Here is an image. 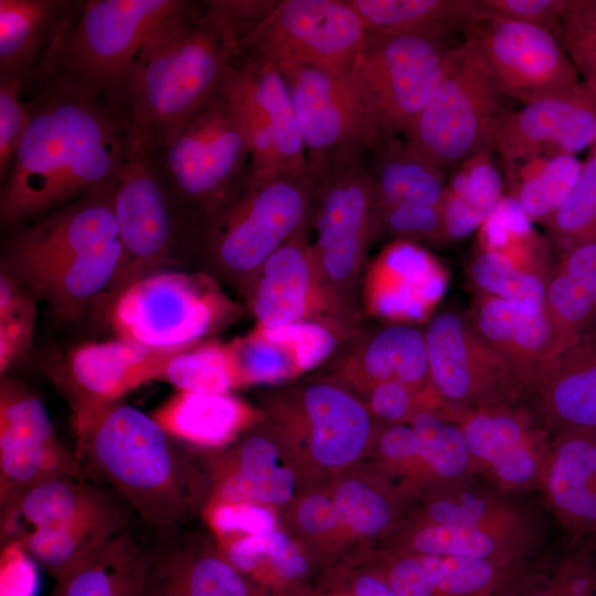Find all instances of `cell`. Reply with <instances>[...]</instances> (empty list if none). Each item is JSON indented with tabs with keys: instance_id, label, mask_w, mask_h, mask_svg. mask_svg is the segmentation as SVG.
Wrapping results in <instances>:
<instances>
[{
	"instance_id": "6da1fadb",
	"label": "cell",
	"mask_w": 596,
	"mask_h": 596,
	"mask_svg": "<svg viewBox=\"0 0 596 596\" xmlns=\"http://www.w3.org/2000/svg\"><path fill=\"white\" fill-rule=\"evenodd\" d=\"M33 85L30 123L1 188L4 224L115 189L139 153L132 125L115 106L60 83Z\"/></svg>"
},
{
	"instance_id": "7a4b0ae2",
	"label": "cell",
	"mask_w": 596,
	"mask_h": 596,
	"mask_svg": "<svg viewBox=\"0 0 596 596\" xmlns=\"http://www.w3.org/2000/svg\"><path fill=\"white\" fill-rule=\"evenodd\" d=\"M260 19L253 0L193 3L150 39L123 102L139 150L220 92Z\"/></svg>"
},
{
	"instance_id": "3957f363",
	"label": "cell",
	"mask_w": 596,
	"mask_h": 596,
	"mask_svg": "<svg viewBox=\"0 0 596 596\" xmlns=\"http://www.w3.org/2000/svg\"><path fill=\"white\" fill-rule=\"evenodd\" d=\"M79 471L156 531L180 528L200 504L190 453L121 400L74 408Z\"/></svg>"
},
{
	"instance_id": "277c9868",
	"label": "cell",
	"mask_w": 596,
	"mask_h": 596,
	"mask_svg": "<svg viewBox=\"0 0 596 596\" xmlns=\"http://www.w3.org/2000/svg\"><path fill=\"white\" fill-rule=\"evenodd\" d=\"M114 190L83 196L43 215L19 230L9 244L10 275L60 319L74 320L88 305L95 306L120 268Z\"/></svg>"
},
{
	"instance_id": "5b68a950",
	"label": "cell",
	"mask_w": 596,
	"mask_h": 596,
	"mask_svg": "<svg viewBox=\"0 0 596 596\" xmlns=\"http://www.w3.org/2000/svg\"><path fill=\"white\" fill-rule=\"evenodd\" d=\"M192 4L180 0L76 1L35 83L70 86L124 113L125 93L140 53L157 32Z\"/></svg>"
},
{
	"instance_id": "8992f818",
	"label": "cell",
	"mask_w": 596,
	"mask_h": 596,
	"mask_svg": "<svg viewBox=\"0 0 596 596\" xmlns=\"http://www.w3.org/2000/svg\"><path fill=\"white\" fill-rule=\"evenodd\" d=\"M136 515L109 488L81 472L46 480L1 509V544L15 542L55 581Z\"/></svg>"
},
{
	"instance_id": "52a82bcc",
	"label": "cell",
	"mask_w": 596,
	"mask_h": 596,
	"mask_svg": "<svg viewBox=\"0 0 596 596\" xmlns=\"http://www.w3.org/2000/svg\"><path fill=\"white\" fill-rule=\"evenodd\" d=\"M196 233L245 179L251 145L243 118L222 88L141 150Z\"/></svg>"
},
{
	"instance_id": "ba28073f",
	"label": "cell",
	"mask_w": 596,
	"mask_h": 596,
	"mask_svg": "<svg viewBox=\"0 0 596 596\" xmlns=\"http://www.w3.org/2000/svg\"><path fill=\"white\" fill-rule=\"evenodd\" d=\"M315 189L307 173L268 181L247 173L200 226L194 251L217 277L243 292L265 260L309 226Z\"/></svg>"
},
{
	"instance_id": "9c48e42d",
	"label": "cell",
	"mask_w": 596,
	"mask_h": 596,
	"mask_svg": "<svg viewBox=\"0 0 596 596\" xmlns=\"http://www.w3.org/2000/svg\"><path fill=\"white\" fill-rule=\"evenodd\" d=\"M265 421L302 475L338 476L371 453L379 423L334 376L308 380L274 396Z\"/></svg>"
},
{
	"instance_id": "30bf717a",
	"label": "cell",
	"mask_w": 596,
	"mask_h": 596,
	"mask_svg": "<svg viewBox=\"0 0 596 596\" xmlns=\"http://www.w3.org/2000/svg\"><path fill=\"white\" fill-rule=\"evenodd\" d=\"M240 311L212 275L159 270L130 286L107 319L119 339L177 349L205 342Z\"/></svg>"
},
{
	"instance_id": "8fae6325",
	"label": "cell",
	"mask_w": 596,
	"mask_h": 596,
	"mask_svg": "<svg viewBox=\"0 0 596 596\" xmlns=\"http://www.w3.org/2000/svg\"><path fill=\"white\" fill-rule=\"evenodd\" d=\"M451 41L368 32L352 75L374 148L405 136L441 82Z\"/></svg>"
},
{
	"instance_id": "7c38bea8",
	"label": "cell",
	"mask_w": 596,
	"mask_h": 596,
	"mask_svg": "<svg viewBox=\"0 0 596 596\" xmlns=\"http://www.w3.org/2000/svg\"><path fill=\"white\" fill-rule=\"evenodd\" d=\"M309 228L311 253L321 285L338 307L361 323V283L374 243L373 191L362 161L318 180Z\"/></svg>"
},
{
	"instance_id": "4fadbf2b",
	"label": "cell",
	"mask_w": 596,
	"mask_h": 596,
	"mask_svg": "<svg viewBox=\"0 0 596 596\" xmlns=\"http://www.w3.org/2000/svg\"><path fill=\"white\" fill-rule=\"evenodd\" d=\"M113 209L123 247L120 268L95 305L107 318L117 299L134 284L163 269L183 242L194 249L195 233L170 189L139 152L123 170L113 192Z\"/></svg>"
},
{
	"instance_id": "5bb4252c",
	"label": "cell",
	"mask_w": 596,
	"mask_h": 596,
	"mask_svg": "<svg viewBox=\"0 0 596 596\" xmlns=\"http://www.w3.org/2000/svg\"><path fill=\"white\" fill-rule=\"evenodd\" d=\"M469 45L451 47L438 89L404 136L407 145L446 174L490 143L507 111Z\"/></svg>"
},
{
	"instance_id": "9a60e30c",
	"label": "cell",
	"mask_w": 596,
	"mask_h": 596,
	"mask_svg": "<svg viewBox=\"0 0 596 596\" xmlns=\"http://www.w3.org/2000/svg\"><path fill=\"white\" fill-rule=\"evenodd\" d=\"M288 86L313 181L363 161L374 149L364 104L351 70L311 64L278 66Z\"/></svg>"
},
{
	"instance_id": "2e32d148",
	"label": "cell",
	"mask_w": 596,
	"mask_h": 596,
	"mask_svg": "<svg viewBox=\"0 0 596 596\" xmlns=\"http://www.w3.org/2000/svg\"><path fill=\"white\" fill-rule=\"evenodd\" d=\"M251 145L248 175L268 181L306 173V149L291 96L278 67L242 49L223 84Z\"/></svg>"
},
{
	"instance_id": "e0dca14e",
	"label": "cell",
	"mask_w": 596,
	"mask_h": 596,
	"mask_svg": "<svg viewBox=\"0 0 596 596\" xmlns=\"http://www.w3.org/2000/svg\"><path fill=\"white\" fill-rule=\"evenodd\" d=\"M464 41L503 97L526 104L582 83L557 38L539 26L482 11Z\"/></svg>"
},
{
	"instance_id": "ac0fdd59",
	"label": "cell",
	"mask_w": 596,
	"mask_h": 596,
	"mask_svg": "<svg viewBox=\"0 0 596 596\" xmlns=\"http://www.w3.org/2000/svg\"><path fill=\"white\" fill-rule=\"evenodd\" d=\"M368 30L348 0H279L242 49L277 67L311 64L350 70Z\"/></svg>"
},
{
	"instance_id": "d6986e66",
	"label": "cell",
	"mask_w": 596,
	"mask_h": 596,
	"mask_svg": "<svg viewBox=\"0 0 596 596\" xmlns=\"http://www.w3.org/2000/svg\"><path fill=\"white\" fill-rule=\"evenodd\" d=\"M424 333L429 384L440 402L466 408L523 403L521 386L468 316L440 311Z\"/></svg>"
},
{
	"instance_id": "ffe728a7",
	"label": "cell",
	"mask_w": 596,
	"mask_h": 596,
	"mask_svg": "<svg viewBox=\"0 0 596 596\" xmlns=\"http://www.w3.org/2000/svg\"><path fill=\"white\" fill-rule=\"evenodd\" d=\"M443 413L460 427L475 477L504 492L538 488L551 436L529 406L447 405Z\"/></svg>"
},
{
	"instance_id": "44dd1931",
	"label": "cell",
	"mask_w": 596,
	"mask_h": 596,
	"mask_svg": "<svg viewBox=\"0 0 596 596\" xmlns=\"http://www.w3.org/2000/svg\"><path fill=\"white\" fill-rule=\"evenodd\" d=\"M243 295L257 324L263 327L317 322L345 340L362 328L338 307L321 285L311 253L309 226L297 232L265 260Z\"/></svg>"
},
{
	"instance_id": "7402d4cb",
	"label": "cell",
	"mask_w": 596,
	"mask_h": 596,
	"mask_svg": "<svg viewBox=\"0 0 596 596\" xmlns=\"http://www.w3.org/2000/svg\"><path fill=\"white\" fill-rule=\"evenodd\" d=\"M196 471L200 500L289 507L301 492L302 472L265 418L228 449L212 450ZM203 503V504H204Z\"/></svg>"
},
{
	"instance_id": "603a6c76",
	"label": "cell",
	"mask_w": 596,
	"mask_h": 596,
	"mask_svg": "<svg viewBox=\"0 0 596 596\" xmlns=\"http://www.w3.org/2000/svg\"><path fill=\"white\" fill-rule=\"evenodd\" d=\"M75 453L58 440L39 396L12 380L0 386V510L31 488L78 473Z\"/></svg>"
},
{
	"instance_id": "cb8c5ba5",
	"label": "cell",
	"mask_w": 596,
	"mask_h": 596,
	"mask_svg": "<svg viewBox=\"0 0 596 596\" xmlns=\"http://www.w3.org/2000/svg\"><path fill=\"white\" fill-rule=\"evenodd\" d=\"M596 142V96L581 83L561 93L507 110L490 143L502 173L546 155H574Z\"/></svg>"
},
{
	"instance_id": "d4e9b609",
	"label": "cell",
	"mask_w": 596,
	"mask_h": 596,
	"mask_svg": "<svg viewBox=\"0 0 596 596\" xmlns=\"http://www.w3.org/2000/svg\"><path fill=\"white\" fill-rule=\"evenodd\" d=\"M148 544L143 596H263L221 553L215 541L180 528L157 531Z\"/></svg>"
},
{
	"instance_id": "484cf974",
	"label": "cell",
	"mask_w": 596,
	"mask_h": 596,
	"mask_svg": "<svg viewBox=\"0 0 596 596\" xmlns=\"http://www.w3.org/2000/svg\"><path fill=\"white\" fill-rule=\"evenodd\" d=\"M445 274L422 246L390 242L366 264L360 300L369 315L395 321H422L444 292Z\"/></svg>"
},
{
	"instance_id": "4316f807",
	"label": "cell",
	"mask_w": 596,
	"mask_h": 596,
	"mask_svg": "<svg viewBox=\"0 0 596 596\" xmlns=\"http://www.w3.org/2000/svg\"><path fill=\"white\" fill-rule=\"evenodd\" d=\"M409 423L415 433L393 466L377 470L407 502L475 480L460 427L435 408H418Z\"/></svg>"
},
{
	"instance_id": "83f0119b",
	"label": "cell",
	"mask_w": 596,
	"mask_h": 596,
	"mask_svg": "<svg viewBox=\"0 0 596 596\" xmlns=\"http://www.w3.org/2000/svg\"><path fill=\"white\" fill-rule=\"evenodd\" d=\"M343 344L332 376L358 395L383 382H401L433 393L424 330L407 323L362 327Z\"/></svg>"
},
{
	"instance_id": "f1b7e54d",
	"label": "cell",
	"mask_w": 596,
	"mask_h": 596,
	"mask_svg": "<svg viewBox=\"0 0 596 596\" xmlns=\"http://www.w3.org/2000/svg\"><path fill=\"white\" fill-rule=\"evenodd\" d=\"M190 348L158 349L119 338L77 348L66 366L73 409L119 401L143 383L162 380L169 361Z\"/></svg>"
},
{
	"instance_id": "f546056e",
	"label": "cell",
	"mask_w": 596,
	"mask_h": 596,
	"mask_svg": "<svg viewBox=\"0 0 596 596\" xmlns=\"http://www.w3.org/2000/svg\"><path fill=\"white\" fill-rule=\"evenodd\" d=\"M468 318L529 398L554 360L544 309H529L477 291Z\"/></svg>"
},
{
	"instance_id": "4dcf8cb0",
	"label": "cell",
	"mask_w": 596,
	"mask_h": 596,
	"mask_svg": "<svg viewBox=\"0 0 596 596\" xmlns=\"http://www.w3.org/2000/svg\"><path fill=\"white\" fill-rule=\"evenodd\" d=\"M538 489L574 541L596 534V428L551 437Z\"/></svg>"
},
{
	"instance_id": "1f68e13d",
	"label": "cell",
	"mask_w": 596,
	"mask_h": 596,
	"mask_svg": "<svg viewBox=\"0 0 596 596\" xmlns=\"http://www.w3.org/2000/svg\"><path fill=\"white\" fill-rule=\"evenodd\" d=\"M529 398L551 437L596 428V322L553 361Z\"/></svg>"
},
{
	"instance_id": "d6a6232c",
	"label": "cell",
	"mask_w": 596,
	"mask_h": 596,
	"mask_svg": "<svg viewBox=\"0 0 596 596\" xmlns=\"http://www.w3.org/2000/svg\"><path fill=\"white\" fill-rule=\"evenodd\" d=\"M150 415L180 444L212 450L230 446L265 418L230 392L178 391Z\"/></svg>"
},
{
	"instance_id": "836d02e7",
	"label": "cell",
	"mask_w": 596,
	"mask_h": 596,
	"mask_svg": "<svg viewBox=\"0 0 596 596\" xmlns=\"http://www.w3.org/2000/svg\"><path fill=\"white\" fill-rule=\"evenodd\" d=\"M75 2L0 0V76L34 84Z\"/></svg>"
},
{
	"instance_id": "e575fe53",
	"label": "cell",
	"mask_w": 596,
	"mask_h": 596,
	"mask_svg": "<svg viewBox=\"0 0 596 596\" xmlns=\"http://www.w3.org/2000/svg\"><path fill=\"white\" fill-rule=\"evenodd\" d=\"M544 312L555 360L596 322V236L558 254L545 285Z\"/></svg>"
},
{
	"instance_id": "d590c367",
	"label": "cell",
	"mask_w": 596,
	"mask_h": 596,
	"mask_svg": "<svg viewBox=\"0 0 596 596\" xmlns=\"http://www.w3.org/2000/svg\"><path fill=\"white\" fill-rule=\"evenodd\" d=\"M419 502L407 521L471 526L538 540V526L529 513L492 486H476L472 480Z\"/></svg>"
},
{
	"instance_id": "8d00e7d4",
	"label": "cell",
	"mask_w": 596,
	"mask_h": 596,
	"mask_svg": "<svg viewBox=\"0 0 596 596\" xmlns=\"http://www.w3.org/2000/svg\"><path fill=\"white\" fill-rule=\"evenodd\" d=\"M147 574V543L131 528L56 579L52 596H143Z\"/></svg>"
},
{
	"instance_id": "74e56055",
	"label": "cell",
	"mask_w": 596,
	"mask_h": 596,
	"mask_svg": "<svg viewBox=\"0 0 596 596\" xmlns=\"http://www.w3.org/2000/svg\"><path fill=\"white\" fill-rule=\"evenodd\" d=\"M373 191V214L400 205L441 206L446 173L412 149L405 139L385 141L366 164Z\"/></svg>"
},
{
	"instance_id": "f35d334b",
	"label": "cell",
	"mask_w": 596,
	"mask_h": 596,
	"mask_svg": "<svg viewBox=\"0 0 596 596\" xmlns=\"http://www.w3.org/2000/svg\"><path fill=\"white\" fill-rule=\"evenodd\" d=\"M368 32L450 41L482 14L478 0H348Z\"/></svg>"
},
{
	"instance_id": "ab89813d",
	"label": "cell",
	"mask_w": 596,
	"mask_h": 596,
	"mask_svg": "<svg viewBox=\"0 0 596 596\" xmlns=\"http://www.w3.org/2000/svg\"><path fill=\"white\" fill-rule=\"evenodd\" d=\"M387 551L478 560L528 558L538 540L471 526L403 521Z\"/></svg>"
},
{
	"instance_id": "60d3db41",
	"label": "cell",
	"mask_w": 596,
	"mask_h": 596,
	"mask_svg": "<svg viewBox=\"0 0 596 596\" xmlns=\"http://www.w3.org/2000/svg\"><path fill=\"white\" fill-rule=\"evenodd\" d=\"M504 188L491 143L451 171L441 203L446 240H461L479 230L504 196Z\"/></svg>"
},
{
	"instance_id": "b9f144b4",
	"label": "cell",
	"mask_w": 596,
	"mask_h": 596,
	"mask_svg": "<svg viewBox=\"0 0 596 596\" xmlns=\"http://www.w3.org/2000/svg\"><path fill=\"white\" fill-rule=\"evenodd\" d=\"M329 488L351 539L370 542L389 538L403 522L407 502L376 469L369 476L349 469Z\"/></svg>"
},
{
	"instance_id": "7bdbcfd3",
	"label": "cell",
	"mask_w": 596,
	"mask_h": 596,
	"mask_svg": "<svg viewBox=\"0 0 596 596\" xmlns=\"http://www.w3.org/2000/svg\"><path fill=\"white\" fill-rule=\"evenodd\" d=\"M426 556L434 596H520L536 573L528 558Z\"/></svg>"
},
{
	"instance_id": "ee69618b",
	"label": "cell",
	"mask_w": 596,
	"mask_h": 596,
	"mask_svg": "<svg viewBox=\"0 0 596 596\" xmlns=\"http://www.w3.org/2000/svg\"><path fill=\"white\" fill-rule=\"evenodd\" d=\"M583 166L574 155L535 157L504 173V187L532 222L544 224L576 185Z\"/></svg>"
},
{
	"instance_id": "f6af8a7d",
	"label": "cell",
	"mask_w": 596,
	"mask_h": 596,
	"mask_svg": "<svg viewBox=\"0 0 596 596\" xmlns=\"http://www.w3.org/2000/svg\"><path fill=\"white\" fill-rule=\"evenodd\" d=\"M162 380L188 392L227 393L242 386L230 343L206 341L174 355Z\"/></svg>"
},
{
	"instance_id": "bcb514c9",
	"label": "cell",
	"mask_w": 596,
	"mask_h": 596,
	"mask_svg": "<svg viewBox=\"0 0 596 596\" xmlns=\"http://www.w3.org/2000/svg\"><path fill=\"white\" fill-rule=\"evenodd\" d=\"M477 291L533 310L544 309V277L526 270L507 254L480 247L470 264Z\"/></svg>"
},
{
	"instance_id": "7dc6e473",
	"label": "cell",
	"mask_w": 596,
	"mask_h": 596,
	"mask_svg": "<svg viewBox=\"0 0 596 596\" xmlns=\"http://www.w3.org/2000/svg\"><path fill=\"white\" fill-rule=\"evenodd\" d=\"M241 385L277 383L301 371L290 350L270 337L262 326L230 343Z\"/></svg>"
},
{
	"instance_id": "c3c4849f",
	"label": "cell",
	"mask_w": 596,
	"mask_h": 596,
	"mask_svg": "<svg viewBox=\"0 0 596 596\" xmlns=\"http://www.w3.org/2000/svg\"><path fill=\"white\" fill-rule=\"evenodd\" d=\"M558 254L596 236V158L584 162L581 177L562 205L544 223Z\"/></svg>"
},
{
	"instance_id": "681fc988",
	"label": "cell",
	"mask_w": 596,
	"mask_h": 596,
	"mask_svg": "<svg viewBox=\"0 0 596 596\" xmlns=\"http://www.w3.org/2000/svg\"><path fill=\"white\" fill-rule=\"evenodd\" d=\"M36 317L34 297L9 274L0 276V370L7 371L31 348Z\"/></svg>"
},
{
	"instance_id": "f907efd6",
	"label": "cell",
	"mask_w": 596,
	"mask_h": 596,
	"mask_svg": "<svg viewBox=\"0 0 596 596\" xmlns=\"http://www.w3.org/2000/svg\"><path fill=\"white\" fill-rule=\"evenodd\" d=\"M289 521L297 535L320 551L334 552L338 544L351 540L337 512L330 488L301 491L289 505Z\"/></svg>"
},
{
	"instance_id": "816d5d0a",
	"label": "cell",
	"mask_w": 596,
	"mask_h": 596,
	"mask_svg": "<svg viewBox=\"0 0 596 596\" xmlns=\"http://www.w3.org/2000/svg\"><path fill=\"white\" fill-rule=\"evenodd\" d=\"M557 40L581 82L596 96V0H568Z\"/></svg>"
},
{
	"instance_id": "f5cc1de1",
	"label": "cell",
	"mask_w": 596,
	"mask_h": 596,
	"mask_svg": "<svg viewBox=\"0 0 596 596\" xmlns=\"http://www.w3.org/2000/svg\"><path fill=\"white\" fill-rule=\"evenodd\" d=\"M202 510L217 545L279 528L274 509L258 503L216 500Z\"/></svg>"
},
{
	"instance_id": "db71d44e",
	"label": "cell",
	"mask_w": 596,
	"mask_h": 596,
	"mask_svg": "<svg viewBox=\"0 0 596 596\" xmlns=\"http://www.w3.org/2000/svg\"><path fill=\"white\" fill-rule=\"evenodd\" d=\"M359 396L380 424L407 423L418 408H433L438 402L434 393H423L401 382L379 383Z\"/></svg>"
},
{
	"instance_id": "11a10c76",
	"label": "cell",
	"mask_w": 596,
	"mask_h": 596,
	"mask_svg": "<svg viewBox=\"0 0 596 596\" xmlns=\"http://www.w3.org/2000/svg\"><path fill=\"white\" fill-rule=\"evenodd\" d=\"M22 83L0 76V179L4 180L30 123L29 103L22 100Z\"/></svg>"
},
{
	"instance_id": "9f6ffc18",
	"label": "cell",
	"mask_w": 596,
	"mask_h": 596,
	"mask_svg": "<svg viewBox=\"0 0 596 596\" xmlns=\"http://www.w3.org/2000/svg\"><path fill=\"white\" fill-rule=\"evenodd\" d=\"M489 14L544 29L556 38L568 0H478Z\"/></svg>"
},
{
	"instance_id": "6f0895ef",
	"label": "cell",
	"mask_w": 596,
	"mask_h": 596,
	"mask_svg": "<svg viewBox=\"0 0 596 596\" xmlns=\"http://www.w3.org/2000/svg\"><path fill=\"white\" fill-rule=\"evenodd\" d=\"M313 596H397L368 565L359 570H338Z\"/></svg>"
},
{
	"instance_id": "680465c9",
	"label": "cell",
	"mask_w": 596,
	"mask_h": 596,
	"mask_svg": "<svg viewBox=\"0 0 596 596\" xmlns=\"http://www.w3.org/2000/svg\"><path fill=\"white\" fill-rule=\"evenodd\" d=\"M592 156L596 158V142L594 143V149H593Z\"/></svg>"
}]
</instances>
